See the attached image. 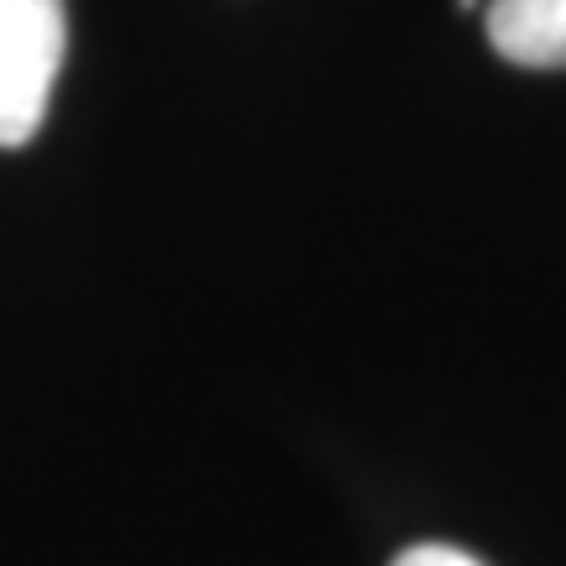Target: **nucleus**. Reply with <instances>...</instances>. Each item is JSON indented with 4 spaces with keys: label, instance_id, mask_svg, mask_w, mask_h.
<instances>
[{
    "label": "nucleus",
    "instance_id": "f257e3e1",
    "mask_svg": "<svg viewBox=\"0 0 566 566\" xmlns=\"http://www.w3.org/2000/svg\"><path fill=\"white\" fill-rule=\"evenodd\" d=\"M69 48L63 0H0V147L38 137Z\"/></svg>",
    "mask_w": 566,
    "mask_h": 566
},
{
    "label": "nucleus",
    "instance_id": "f03ea898",
    "mask_svg": "<svg viewBox=\"0 0 566 566\" xmlns=\"http://www.w3.org/2000/svg\"><path fill=\"white\" fill-rule=\"evenodd\" d=\"M488 42L520 69H566V0H488Z\"/></svg>",
    "mask_w": 566,
    "mask_h": 566
},
{
    "label": "nucleus",
    "instance_id": "20e7f679",
    "mask_svg": "<svg viewBox=\"0 0 566 566\" xmlns=\"http://www.w3.org/2000/svg\"><path fill=\"white\" fill-rule=\"evenodd\" d=\"M457 11H478V0H457Z\"/></svg>",
    "mask_w": 566,
    "mask_h": 566
},
{
    "label": "nucleus",
    "instance_id": "7ed1b4c3",
    "mask_svg": "<svg viewBox=\"0 0 566 566\" xmlns=\"http://www.w3.org/2000/svg\"><path fill=\"white\" fill-rule=\"evenodd\" d=\"M388 566H483L472 551H462V546H441V541H424V546H409V551H399Z\"/></svg>",
    "mask_w": 566,
    "mask_h": 566
}]
</instances>
